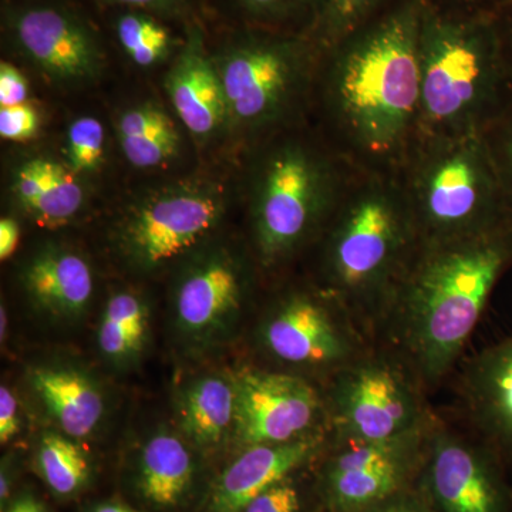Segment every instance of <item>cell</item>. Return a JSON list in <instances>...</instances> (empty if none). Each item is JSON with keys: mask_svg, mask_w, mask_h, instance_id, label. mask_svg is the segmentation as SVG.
Returning <instances> with one entry per match:
<instances>
[{"mask_svg": "<svg viewBox=\"0 0 512 512\" xmlns=\"http://www.w3.org/2000/svg\"><path fill=\"white\" fill-rule=\"evenodd\" d=\"M423 0H397L320 52L309 123L357 171L397 175L420 137Z\"/></svg>", "mask_w": 512, "mask_h": 512, "instance_id": "obj_1", "label": "cell"}, {"mask_svg": "<svg viewBox=\"0 0 512 512\" xmlns=\"http://www.w3.org/2000/svg\"><path fill=\"white\" fill-rule=\"evenodd\" d=\"M29 380L66 436L86 439L99 427L104 397L92 377L73 367L40 366L30 372Z\"/></svg>", "mask_w": 512, "mask_h": 512, "instance_id": "obj_20", "label": "cell"}, {"mask_svg": "<svg viewBox=\"0 0 512 512\" xmlns=\"http://www.w3.org/2000/svg\"><path fill=\"white\" fill-rule=\"evenodd\" d=\"M165 20L136 9H121L114 20L117 42L136 66L154 67L173 56L183 40L175 39Z\"/></svg>", "mask_w": 512, "mask_h": 512, "instance_id": "obj_25", "label": "cell"}, {"mask_svg": "<svg viewBox=\"0 0 512 512\" xmlns=\"http://www.w3.org/2000/svg\"><path fill=\"white\" fill-rule=\"evenodd\" d=\"M92 512H138V511L131 510V508L126 507V505L103 504V505H99V507L94 508V510Z\"/></svg>", "mask_w": 512, "mask_h": 512, "instance_id": "obj_43", "label": "cell"}, {"mask_svg": "<svg viewBox=\"0 0 512 512\" xmlns=\"http://www.w3.org/2000/svg\"><path fill=\"white\" fill-rule=\"evenodd\" d=\"M6 512H47L45 505L40 503L32 494H23L18 500L9 505Z\"/></svg>", "mask_w": 512, "mask_h": 512, "instance_id": "obj_40", "label": "cell"}, {"mask_svg": "<svg viewBox=\"0 0 512 512\" xmlns=\"http://www.w3.org/2000/svg\"><path fill=\"white\" fill-rule=\"evenodd\" d=\"M379 512H424L420 507L409 503L407 500H394V503L386 505Z\"/></svg>", "mask_w": 512, "mask_h": 512, "instance_id": "obj_41", "label": "cell"}, {"mask_svg": "<svg viewBox=\"0 0 512 512\" xmlns=\"http://www.w3.org/2000/svg\"><path fill=\"white\" fill-rule=\"evenodd\" d=\"M148 335V309L133 292H117L106 303L99 328L101 353L114 363L140 355Z\"/></svg>", "mask_w": 512, "mask_h": 512, "instance_id": "obj_24", "label": "cell"}, {"mask_svg": "<svg viewBox=\"0 0 512 512\" xmlns=\"http://www.w3.org/2000/svg\"><path fill=\"white\" fill-rule=\"evenodd\" d=\"M493 22L512 79V0H508L494 13Z\"/></svg>", "mask_w": 512, "mask_h": 512, "instance_id": "obj_38", "label": "cell"}, {"mask_svg": "<svg viewBox=\"0 0 512 512\" xmlns=\"http://www.w3.org/2000/svg\"><path fill=\"white\" fill-rule=\"evenodd\" d=\"M329 431L311 434L284 444L245 448L218 478L208 512H244L262 491L291 476L328 443Z\"/></svg>", "mask_w": 512, "mask_h": 512, "instance_id": "obj_17", "label": "cell"}, {"mask_svg": "<svg viewBox=\"0 0 512 512\" xmlns=\"http://www.w3.org/2000/svg\"><path fill=\"white\" fill-rule=\"evenodd\" d=\"M323 0H227L235 25L308 33Z\"/></svg>", "mask_w": 512, "mask_h": 512, "instance_id": "obj_28", "label": "cell"}, {"mask_svg": "<svg viewBox=\"0 0 512 512\" xmlns=\"http://www.w3.org/2000/svg\"><path fill=\"white\" fill-rule=\"evenodd\" d=\"M424 2L446 12L493 16L508 0H424Z\"/></svg>", "mask_w": 512, "mask_h": 512, "instance_id": "obj_37", "label": "cell"}, {"mask_svg": "<svg viewBox=\"0 0 512 512\" xmlns=\"http://www.w3.org/2000/svg\"><path fill=\"white\" fill-rule=\"evenodd\" d=\"M481 137L512 212V101Z\"/></svg>", "mask_w": 512, "mask_h": 512, "instance_id": "obj_31", "label": "cell"}, {"mask_svg": "<svg viewBox=\"0 0 512 512\" xmlns=\"http://www.w3.org/2000/svg\"><path fill=\"white\" fill-rule=\"evenodd\" d=\"M252 284L248 259L234 249H204L184 266L174 291V318L181 335L197 346L227 338Z\"/></svg>", "mask_w": 512, "mask_h": 512, "instance_id": "obj_13", "label": "cell"}, {"mask_svg": "<svg viewBox=\"0 0 512 512\" xmlns=\"http://www.w3.org/2000/svg\"><path fill=\"white\" fill-rule=\"evenodd\" d=\"M20 241V227L18 221L10 217H3L0 221V259L6 261L15 254Z\"/></svg>", "mask_w": 512, "mask_h": 512, "instance_id": "obj_39", "label": "cell"}, {"mask_svg": "<svg viewBox=\"0 0 512 512\" xmlns=\"http://www.w3.org/2000/svg\"><path fill=\"white\" fill-rule=\"evenodd\" d=\"M407 470L409 466L384 470L328 471L326 481L330 498L345 511L375 507L399 493Z\"/></svg>", "mask_w": 512, "mask_h": 512, "instance_id": "obj_26", "label": "cell"}, {"mask_svg": "<svg viewBox=\"0 0 512 512\" xmlns=\"http://www.w3.org/2000/svg\"><path fill=\"white\" fill-rule=\"evenodd\" d=\"M103 5L120 9H136L151 13L163 20H177L185 26L197 20L191 0H96Z\"/></svg>", "mask_w": 512, "mask_h": 512, "instance_id": "obj_33", "label": "cell"}, {"mask_svg": "<svg viewBox=\"0 0 512 512\" xmlns=\"http://www.w3.org/2000/svg\"><path fill=\"white\" fill-rule=\"evenodd\" d=\"M258 338L275 362L326 382L373 342L345 306L316 284L279 295L262 319Z\"/></svg>", "mask_w": 512, "mask_h": 512, "instance_id": "obj_10", "label": "cell"}, {"mask_svg": "<svg viewBox=\"0 0 512 512\" xmlns=\"http://www.w3.org/2000/svg\"><path fill=\"white\" fill-rule=\"evenodd\" d=\"M10 495V476L8 468H2V476H0V501L5 504L9 500Z\"/></svg>", "mask_w": 512, "mask_h": 512, "instance_id": "obj_42", "label": "cell"}, {"mask_svg": "<svg viewBox=\"0 0 512 512\" xmlns=\"http://www.w3.org/2000/svg\"><path fill=\"white\" fill-rule=\"evenodd\" d=\"M420 137L481 136L512 101L493 16L423 0L419 35Z\"/></svg>", "mask_w": 512, "mask_h": 512, "instance_id": "obj_5", "label": "cell"}, {"mask_svg": "<svg viewBox=\"0 0 512 512\" xmlns=\"http://www.w3.org/2000/svg\"><path fill=\"white\" fill-rule=\"evenodd\" d=\"M194 461L180 437L160 433L151 437L140 458V491L148 503L177 507L190 491Z\"/></svg>", "mask_w": 512, "mask_h": 512, "instance_id": "obj_23", "label": "cell"}, {"mask_svg": "<svg viewBox=\"0 0 512 512\" xmlns=\"http://www.w3.org/2000/svg\"><path fill=\"white\" fill-rule=\"evenodd\" d=\"M86 180L63 160L37 156L15 168L10 192L23 214L40 228L69 224L86 205Z\"/></svg>", "mask_w": 512, "mask_h": 512, "instance_id": "obj_18", "label": "cell"}, {"mask_svg": "<svg viewBox=\"0 0 512 512\" xmlns=\"http://www.w3.org/2000/svg\"><path fill=\"white\" fill-rule=\"evenodd\" d=\"M421 245L512 225L481 136L421 137L397 174Z\"/></svg>", "mask_w": 512, "mask_h": 512, "instance_id": "obj_7", "label": "cell"}, {"mask_svg": "<svg viewBox=\"0 0 512 512\" xmlns=\"http://www.w3.org/2000/svg\"><path fill=\"white\" fill-rule=\"evenodd\" d=\"M397 0H323L308 35L326 49L389 9Z\"/></svg>", "mask_w": 512, "mask_h": 512, "instance_id": "obj_29", "label": "cell"}, {"mask_svg": "<svg viewBox=\"0 0 512 512\" xmlns=\"http://www.w3.org/2000/svg\"><path fill=\"white\" fill-rule=\"evenodd\" d=\"M3 23L15 49L52 82L80 86L103 72L99 35L69 6L46 0L15 3L3 12Z\"/></svg>", "mask_w": 512, "mask_h": 512, "instance_id": "obj_11", "label": "cell"}, {"mask_svg": "<svg viewBox=\"0 0 512 512\" xmlns=\"http://www.w3.org/2000/svg\"><path fill=\"white\" fill-rule=\"evenodd\" d=\"M177 416L192 443L220 446L234 436L237 396L232 377L205 376L188 384L178 397Z\"/></svg>", "mask_w": 512, "mask_h": 512, "instance_id": "obj_22", "label": "cell"}, {"mask_svg": "<svg viewBox=\"0 0 512 512\" xmlns=\"http://www.w3.org/2000/svg\"><path fill=\"white\" fill-rule=\"evenodd\" d=\"M248 153L252 254L259 269L274 272L313 248L355 168L309 121L266 137Z\"/></svg>", "mask_w": 512, "mask_h": 512, "instance_id": "obj_4", "label": "cell"}, {"mask_svg": "<svg viewBox=\"0 0 512 512\" xmlns=\"http://www.w3.org/2000/svg\"><path fill=\"white\" fill-rule=\"evenodd\" d=\"M322 49L308 33L235 25L212 53L228 110V134L245 150L309 121Z\"/></svg>", "mask_w": 512, "mask_h": 512, "instance_id": "obj_6", "label": "cell"}, {"mask_svg": "<svg viewBox=\"0 0 512 512\" xmlns=\"http://www.w3.org/2000/svg\"><path fill=\"white\" fill-rule=\"evenodd\" d=\"M20 431L19 404L9 387H0V443L5 446Z\"/></svg>", "mask_w": 512, "mask_h": 512, "instance_id": "obj_36", "label": "cell"}, {"mask_svg": "<svg viewBox=\"0 0 512 512\" xmlns=\"http://www.w3.org/2000/svg\"><path fill=\"white\" fill-rule=\"evenodd\" d=\"M458 390L467 430L495 457L512 461V335L468 360Z\"/></svg>", "mask_w": 512, "mask_h": 512, "instance_id": "obj_15", "label": "cell"}, {"mask_svg": "<svg viewBox=\"0 0 512 512\" xmlns=\"http://www.w3.org/2000/svg\"><path fill=\"white\" fill-rule=\"evenodd\" d=\"M36 467L53 493L69 497L82 490L90 477V464L72 437L45 434L36 453Z\"/></svg>", "mask_w": 512, "mask_h": 512, "instance_id": "obj_27", "label": "cell"}, {"mask_svg": "<svg viewBox=\"0 0 512 512\" xmlns=\"http://www.w3.org/2000/svg\"><path fill=\"white\" fill-rule=\"evenodd\" d=\"M29 101V84L15 64H0V107L18 106Z\"/></svg>", "mask_w": 512, "mask_h": 512, "instance_id": "obj_35", "label": "cell"}, {"mask_svg": "<svg viewBox=\"0 0 512 512\" xmlns=\"http://www.w3.org/2000/svg\"><path fill=\"white\" fill-rule=\"evenodd\" d=\"M0 333H2V340L5 342V335L8 333V313H6L5 306H2V311H0Z\"/></svg>", "mask_w": 512, "mask_h": 512, "instance_id": "obj_44", "label": "cell"}, {"mask_svg": "<svg viewBox=\"0 0 512 512\" xmlns=\"http://www.w3.org/2000/svg\"><path fill=\"white\" fill-rule=\"evenodd\" d=\"M494 457L470 431L460 433L437 417L423 456L437 508L441 512H500L503 495L491 468Z\"/></svg>", "mask_w": 512, "mask_h": 512, "instance_id": "obj_14", "label": "cell"}, {"mask_svg": "<svg viewBox=\"0 0 512 512\" xmlns=\"http://www.w3.org/2000/svg\"><path fill=\"white\" fill-rule=\"evenodd\" d=\"M329 434L335 439L384 441L423 429L434 420L427 387L390 346L369 348L322 390Z\"/></svg>", "mask_w": 512, "mask_h": 512, "instance_id": "obj_8", "label": "cell"}, {"mask_svg": "<svg viewBox=\"0 0 512 512\" xmlns=\"http://www.w3.org/2000/svg\"><path fill=\"white\" fill-rule=\"evenodd\" d=\"M420 245L399 177L355 170L313 245L315 284L373 339Z\"/></svg>", "mask_w": 512, "mask_h": 512, "instance_id": "obj_3", "label": "cell"}, {"mask_svg": "<svg viewBox=\"0 0 512 512\" xmlns=\"http://www.w3.org/2000/svg\"><path fill=\"white\" fill-rule=\"evenodd\" d=\"M512 268V225L420 245L375 332L436 387L460 360L491 293Z\"/></svg>", "mask_w": 512, "mask_h": 512, "instance_id": "obj_2", "label": "cell"}, {"mask_svg": "<svg viewBox=\"0 0 512 512\" xmlns=\"http://www.w3.org/2000/svg\"><path fill=\"white\" fill-rule=\"evenodd\" d=\"M22 282L30 301L52 318H79L92 302V266L74 249L43 248L29 259Z\"/></svg>", "mask_w": 512, "mask_h": 512, "instance_id": "obj_19", "label": "cell"}, {"mask_svg": "<svg viewBox=\"0 0 512 512\" xmlns=\"http://www.w3.org/2000/svg\"><path fill=\"white\" fill-rule=\"evenodd\" d=\"M289 478L291 476L262 491L244 512H301V494Z\"/></svg>", "mask_w": 512, "mask_h": 512, "instance_id": "obj_34", "label": "cell"}, {"mask_svg": "<svg viewBox=\"0 0 512 512\" xmlns=\"http://www.w3.org/2000/svg\"><path fill=\"white\" fill-rule=\"evenodd\" d=\"M106 160V130L96 117L82 116L67 128L63 161L87 180L103 167Z\"/></svg>", "mask_w": 512, "mask_h": 512, "instance_id": "obj_30", "label": "cell"}, {"mask_svg": "<svg viewBox=\"0 0 512 512\" xmlns=\"http://www.w3.org/2000/svg\"><path fill=\"white\" fill-rule=\"evenodd\" d=\"M114 133L124 158L138 170H156L180 156L183 136L173 117L156 103L121 111Z\"/></svg>", "mask_w": 512, "mask_h": 512, "instance_id": "obj_21", "label": "cell"}, {"mask_svg": "<svg viewBox=\"0 0 512 512\" xmlns=\"http://www.w3.org/2000/svg\"><path fill=\"white\" fill-rule=\"evenodd\" d=\"M42 116L35 104L26 101L18 106L0 107V136L13 143H25L39 134Z\"/></svg>", "mask_w": 512, "mask_h": 512, "instance_id": "obj_32", "label": "cell"}, {"mask_svg": "<svg viewBox=\"0 0 512 512\" xmlns=\"http://www.w3.org/2000/svg\"><path fill=\"white\" fill-rule=\"evenodd\" d=\"M231 377L237 396L234 437L241 446L284 444L329 431L325 397L311 380L258 367Z\"/></svg>", "mask_w": 512, "mask_h": 512, "instance_id": "obj_12", "label": "cell"}, {"mask_svg": "<svg viewBox=\"0 0 512 512\" xmlns=\"http://www.w3.org/2000/svg\"><path fill=\"white\" fill-rule=\"evenodd\" d=\"M227 210V188L208 178L161 185L124 212L116 231L117 249L131 268L156 271L202 244Z\"/></svg>", "mask_w": 512, "mask_h": 512, "instance_id": "obj_9", "label": "cell"}, {"mask_svg": "<svg viewBox=\"0 0 512 512\" xmlns=\"http://www.w3.org/2000/svg\"><path fill=\"white\" fill-rule=\"evenodd\" d=\"M165 92L178 120L201 143L228 133L220 73L198 20L185 26L183 45L165 77Z\"/></svg>", "mask_w": 512, "mask_h": 512, "instance_id": "obj_16", "label": "cell"}]
</instances>
